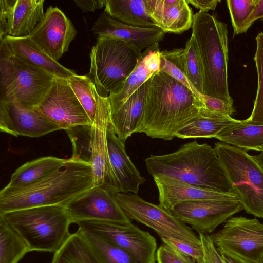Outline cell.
<instances>
[{
    "instance_id": "1",
    "label": "cell",
    "mask_w": 263,
    "mask_h": 263,
    "mask_svg": "<svg viewBox=\"0 0 263 263\" xmlns=\"http://www.w3.org/2000/svg\"><path fill=\"white\" fill-rule=\"evenodd\" d=\"M204 108V103L187 88L160 70L149 79L136 133L172 140L180 129L200 117Z\"/></svg>"
},
{
    "instance_id": "2",
    "label": "cell",
    "mask_w": 263,
    "mask_h": 263,
    "mask_svg": "<svg viewBox=\"0 0 263 263\" xmlns=\"http://www.w3.org/2000/svg\"><path fill=\"white\" fill-rule=\"evenodd\" d=\"M92 186L91 164L70 158L63 167L39 182L20 188L2 189L0 214L41 206H65Z\"/></svg>"
},
{
    "instance_id": "3",
    "label": "cell",
    "mask_w": 263,
    "mask_h": 263,
    "mask_svg": "<svg viewBox=\"0 0 263 263\" xmlns=\"http://www.w3.org/2000/svg\"><path fill=\"white\" fill-rule=\"evenodd\" d=\"M149 174L221 192L234 193L214 148L195 140L165 155H151L145 160ZM235 194V193H234Z\"/></svg>"
},
{
    "instance_id": "4",
    "label": "cell",
    "mask_w": 263,
    "mask_h": 263,
    "mask_svg": "<svg viewBox=\"0 0 263 263\" xmlns=\"http://www.w3.org/2000/svg\"><path fill=\"white\" fill-rule=\"evenodd\" d=\"M192 33L203 70V95L234 103L228 88L227 24L208 12L194 14Z\"/></svg>"
},
{
    "instance_id": "5",
    "label": "cell",
    "mask_w": 263,
    "mask_h": 263,
    "mask_svg": "<svg viewBox=\"0 0 263 263\" xmlns=\"http://www.w3.org/2000/svg\"><path fill=\"white\" fill-rule=\"evenodd\" d=\"M30 251L55 253L71 236L72 220L65 206H41L0 214Z\"/></svg>"
},
{
    "instance_id": "6",
    "label": "cell",
    "mask_w": 263,
    "mask_h": 263,
    "mask_svg": "<svg viewBox=\"0 0 263 263\" xmlns=\"http://www.w3.org/2000/svg\"><path fill=\"white\" fill-rule=\"evenodd\" d=\"M0 41V99L22 109L35 110L56 77L20 60Z\"/></svg>"
},
{
    "instance_id": "7",
    "label": "cell",
    "mask_w": 263,
    "mask_h": 263,
    "mask_svg": "<svg viewBox=\"0 0 263 263\" xmlns=\"http://www.w3.org/2000/svg\"><path fill=\"white\" fill-rule=\"evenodd\" d=\"M135 45L119 39H97L90 53L88 76L93 82L98 94L108 97L121 90L141 57Z\"/></svg>"
},
{
    "instance_id": "8",
    "label": "cell",
    "mask_w": 263,
    "mask_h": 263,
    "mask_svg": "<svg viewBox=\"0 0 263 263\" xmlns=\"http://www.w3.org/2000/svg\"><path fill=\"white\" fill-rule=\"evenodd\" d=\"M214 149L243 210L263 218V168L246 150L224 142Z\"/></svg>"
},
{
    "instance_id": "9",
    "label": "cell",
    "mask_w": 263,
    "mask_h": 263,
    "mask_svg": "<svg viewBox=\"0 0 263 263\" xmlns=\"http://www.w3.org/2000/svg\"><path fill=\"white\" fill-rule=\"evenodd\" d=\"M211 236L221 254L245 263H263V224L257 218L231 217Z\"/></svg>"
},
{
    "instance_id": "10",
    "label": "cell",
    "mask_w": 263,
    "mask_h": 263,
    "mask_svg": "<svg viewBox=\"0 0 263 263\" xmlns=\"http://www.w3.org/2000/svg\"><path fill=\"white\" fill-rule=\"evenodd\" d=\"M117 202L130 220L145 225L158 235L164 234L201 244L199 236L167 210L147 202L137 194L118 193Z\"/></svg>"
},
{
    "instance_id": "11",
    "label": "cell",
    "mask_w": 263,
    "mask_h": 263,
    "mask_svg": "<svg viewBox=\"0 0 263 263\" xmlns=\"http://www.w3.org/2000/svg\"><path fill=\"white\" fill-rule=\"evenodd\" d=\"M79 229L104 237L125 249L135 258L137 263H156L157 242L154 237L132 223H119L89 220L76 223Z\"/></svg>"
},
{
    "instance_id": "12",
    "label": "cell",
    "mask_w": 263,
    "mask_h": 263,
    "mask_svg": "<svg viewBox=\"0 0 263 263\" xmlns=\"http://www.w3.org/2000/svg\"><path fill=\"white\" fill-rule=\"evenodd\" d=\"M118 193L117 189L106 183L95 185L68 203L65 208L74 223L96 220L129 224L131 220L117 202Z\"/></svg>"
},
{
    "instance_id": "13",
    "label": "cell",
    "mask_w": 263,
    "mask_h": 263,
    "mask_svg": "<svg viewBox=\"0 0 263 263\" xmlns=\"http://www.w3.org/2000/svg\"><path fill=\"white\" fill-rule=\"evenodd\" d=\"M35 110L65 130L93 123L67 80L61 78H55L49 92Z\"/></svg>"
},
{
    "instance_id": "14",
    "label": "cell",
    "mask_w": 263,
    "mask_h": 263,
    "mask_svg": "<svg viewBox=\"0 0 263 263\" xmlns=\"http://www.w3.org/2000/svg\"><path fill=\"white\" fill-rule=\"evenodd\" d=\"M242 210L240 201L196 200L178 203L168 211L199 234L210 235Z\"/></svg>"
},
{
    "instance_id": "15",
    "label": "cell",
    "mask_w": 263,
    "mask_h": 263,
    "mask_svg": "<svg viewBox=\"0 0 263 263\" xmlns=\"http://www.w3.org/2000/svg\"><path fill=\"white\" fill-rule=\"evenodd\" d=\"M71 21L58 7L49 6L43 18L28 36L55 61L68 51L77 34Z\"/></svg>"
},
{
    "instance_id": "16",
    "label": "cell",
    "mask_w": 263,
    "mask_h": 263,
    "mask_svg": "<svg viewBox=\"0 0 263 263\" xmlns=\"http://www.w3.org/2000/svg\"><path fill=\"white\" fill-rule=\"evenodd\" d=\"M96 110L91 126L90 163L93 186L106 183L120 191L110 167L108 157L107 132L110 123L111 108L108 97L96 92Z\"/></svg>"
},
{
    "instance_id": "17",
    "label": "cell",
    "mask_w": 263,
    "mask_h": 263,
    "mask_svg": "<svg viewBox=\"0 0 263 263\" xmlns=\"http://www.w3.org/2000/svg\"><path fill=\"white\" fill-rule=\"evenodd\" d=\"M43 0H0V37L29 36L43 18Z\"/></svg>"
},
{
    "instance_id": "18",
    "label": "cell",
    "mask_w": 263,
    "mask_h": 263,
    "mask_svg": "<svg viewBox=\"0 0 263 263\" xmlns=\"http://www.w3.org/2000/svg\"><path fill=\"white\" fill-rule=\"evenodd\" d=\"M35 110L22 109L0 99V130L12 136L37 138L60 130Z\"/></svg>"
},
{
    "instance_id": "19",
    "label": "cell",
    "mask_w": 263,
    "mask_h": 263,
    "mask_svg": "<svg viewBox=\"0 0 263 263\" xmlns=\"http://www.w3.org/2000/svg\"><path fill=\"white\" fill-rule=\"evenodd\" d=\"M159 192V205L169 211L178 203L196 200L240 201L234 193L221 192L165 177H153Z\"/></svg>"
},
{
    "instance_id": "20",
    "label": "cell",
    "mask_w": 263,
    "mask_h": 263,
    "mask_svg": "<svg viewBox=\"0 0 263 263\" xmlns=\"http://www.w3.org/2000/svg\"><path fill=\"white\" fill-rule=\"evenodd\" d=\"M91 31L97 39L121 40L133 44L141 51L159 43L165 36V33L158 27L133 26L110 17L105 12L99 15Z\"/></svg>"
},
{
    "instance_id": "21",
    "label": "cell",
    "mask_w": 263,
    "mask_h": 263,
    "mask_svg": "<svg viewBox=\"0 0 263 263\" xmlns=\"http://www.w3.org/2000/svg\"><path fill=\"white\" fill-rule=\"evenodd\" d=\"M107 141L110 167L120 193L137 194L146 179L127 155L125 142L117 136L111 121L107 128Z\"/></svg>"
},
{
    "instance_id": "22",
    "label": "cell",
    "mask_w": 263,
    "mask_h": 263,
    "mask_svg": "<svg viewBox=\"0 0 263 263\" xmlns=\"http://www.w3.org/2000/svg\"><path fill=\"white\" fill-rule=\"evenodd\" d=\"M148 15L165 33L181 34L192 28V10L186 0H146Z\"/></svg>"
},
{
    "instance_id": "23",
    "label": "cell",
    "mask_w": 263,
    "mask_h": 263,
    "mask_svg": "<svg viewBox=\"0 0 263 263\" xmlns=\"http://www.w3.org/2000/svg\"><path fill=\"white\" fill-rule=\"evenodd\" d=\"M10 51L24 62L41 69L56 78L68 80L77 74L44 53L28 36L0 37Z\"/></svg>"
},
{
    "instance_id": "24",
    "label": "cell",
    "mask_w": 263,
    "mask_h": 263,
    "mask_svg": "<svg viewBox=\"0 0 263 263\" xmlns=\"http://www.w3.org/2000/svg\"><path fill=\"white\" fill-rule=\"evenodd\" d=\"M160 53L159 43L142 52L137 65L126 79L120 91L108 97L111 111L120 107L137 89L160 71Z\"/></svg>"
},
{
    "instance_id": "25",
    "label": "cell",
    "mask_w": 263,
    "mask_h": 263,
    "mask_svg": "<svg viewBox=\"0 0 263 263\" xmlns=\"http://www.w3.org/2000/svg\"><path fill=\"white\" fill-rule=\"evenodd\" d=\"M149 79L118 108L111 110L110 120L117 136L123 142L136 133L143 113Z\"/></svg>"
},
{
    "instance_id": "26",
    "label": "cell",
    "mask_w": 263,
    "mask_h": 263,
    "mask_svg": "<svg viewBox=\"0 0 263 263\" xmlns=\"http://www.w3.org/2000/svg\"><path fill=\"white\" fill-rule=\"evenodd\" d=\"M160 54L181 69L196 90L203 95V67L193 35L186 42L184 48L163 50Z\"/></svg>"
},
{
    "instance_id": "27",
    "label": "cell",
    "mask_w": 263,
    "mask_h": 263,
    "mask_svg": "<svg viewBox=\"0 0 263 263\" xmlns=\"http://www.w3.org/2000/svg\"><path fill=\"white\" fill-rule=\"evenodd\" d=\"M68 159L46 156L28 161L15 170L6 186L20 188L39 182L63 167Z\"/></svg>"
},
{
    "instance_id": "28",
    "label": "cell",
    "mask_w": 263,
    "mask_h": 263,
    "mask_svg": "<svg viewBox=\"0 0 263 263\" xmlns=\"http://www.w3.org/2000/svg\"><path fill=\"white\" fill-rule=\"evenodd\" d=\"M104 12L118 21L133 26L156 27L147 13L146 0H106Z\"/></svg>"
},
{
    "instance_id": "29",
    "label": "cell",
    "mask_w": 263,
    "mask_h": 263,
    "mask_svg": "<svg viewBox=\"0 0 263 263\" xmlns=\"http://www.w3.org/2000/svg\"><path fill=\"white\" fill-rule=\"evenodd\" d=\"M215 138L246 151H263V125L247 123L245 120L225 128Z\"/></svg>"
},
{
    "instance_id": "30",
    "label": "cell",
    "mask_w": 263,
    "mask_h": 263,
    "mask_svg": "<svg viewBox=\"0 0 263 263\" xmlns=\"http://www.w3.org/2000/svg\"><path fill=\"white\" fill-rule=\"evenodd\" d=\"M242 120L230 116H203L201 115L176 134L181 139L215 138L229 126L241 123Z\"/></svg>"
},
{
    "instance_id": "31",
    "label": "cell",
    "mask_w": 263,
    "mask_h": 263,
    "mask_svg": "<svg viewBox=\"0 0 263 263\" xmlns=\"http://www.w3.org/2000/svg\"><path fill=\"white\" fill-rule=\"evenodd\" d=\"M100 263H137L127 251L100 235L78 230Z\"/></svg>"
},
{
    "instance_id": "32",
    "label": "cell",
    "mask_w": 263,
    "mask_h": 263,
    "mask_svg": "<svg viewBox=\"0 0 263 263\" xmlns=\"http://www.w3.org/2000/svg\"><path fill=\"white\" fill-rule=\"evenodd\" d=\"M51 263H100L78 230L55 253Z\"/></svg>"
},
{
    "instance_id": "33",
    "label": "cell",
    "mask_w": 263,
    "mask_h": 263,
    "mask_svg": "<svg viewBox=\"0 0 263 263\" xmlns=\"http://www.w3.org/2000/svg\"><path fill=\"white\" fill-rule=\"evenodd\" d=\"M29 252L26 242L0 216V263H18Z\"/></svg>"
},
{
    "instance_id": "34",
    "label": "cell",
    "mask_w": 263,
    "mask_h": 263,
    "mask_svg": "<svg viewBox=\"0 0 263 263\" xmlns=\"http://www.w3.org/2000/svg\"><path fill=\"white\" fill-rule=\"evenodd\" d=\"M256 49L254 57L257 75V88L253 108L249 117L245 120L247 123L263 125V31L255 38Z\"/></svg>"
},
{
    "instance_id": "35",
    "label": "cell",
    "mask_w": 263,
    "mask_h": 263,
    "mask_svg": "<svg viewBox=\"0 0 263 263\" xmlns=\"http://www.w3.org/2000/svg\"><path fill=\"white\" fill-rule=\"evenodd\" d=\"M71 88L85 112L93 123L96 110L97 89L91 79L87 75L77 74L67 80Z\"/></svg>"
},
{
    "instance_id": "36",
    "label": "cell",
    "mask_w": 263,
    "mask_h": 263,
    "mask_svg": "<svg viewBox=\"0 0 263 263\" xmlns=\"http://www.w3.org/2000/svg\"><path fill=\"white\" fill-rule=\"evenodd\" d=\"M91 126H79L65 130L72 145L71 158L90 163Z\"/></svg>"
},
{
    "instance_id": "37",
    "label": "cell",
    "mask_w": 263,
    "mask_h": 263,
    "mask_svg": "<svg viewBox=\"0 0 263 263\" xmlns=\"http://www.w3.org/2000/svg\"><path fill=\"white\" fill-rule=\"evenodd\" d=\"M257 0H227V5L233 29V36L243 33L245 24Z\"/></svg>"
},
{
    "instance_id": "38",
    "label": "cell",
    "mask_w": 263,
    "mask_h": 263,
    "mask_svg": "<svg viewBox=\"0 0 263 263\" xmlns=\"http://www.w3.org/2000/svg\"><path fill=\"white\" fill-rule=\"evenodd\" d=\"M164 243L194 259L196 263H202L203 252L201 244L164 234L158 235Z\"/></svg>"
},
{
    "instance_id": "39",
    "label": "cell",
    "mask_w": 263,
    "mask_h": 263,
    "mask_svg": "<svg viewBox=\"0 0 263 263\" xmlns=\"http://www.w3.org/2000/svg\"><path fill=\"white\" fill-rule=\"evenodd\" d=\"M156 260L157 263H196L192 258L164 243L157 250Z\"/></svg>"
},
{
    "instance_id": "40",
    "label": "cell",
    "mask_w": 263,
    "mask_h": 263,
    "mask_svg": "<svg viewBox=\"0 0 263 263\" xmlns=\"http://www.w3.org/2000/svg\"><path fill=\"white\" fill-rule=\"evenodd\" d=\"M203 252L202 263H224L222 255L214 246L211 235L199 234Z\"/></svg>"
},
{
    "instance_id": "41",
    "label": "cell",
    "mask_w": 263,
    "mask_h": 263,
    "mask_svg": "<svg viewBox=\"0 0 263 263\" xmlns=\"http://www.w3.org/2000/svg\"><path fill=\"white\" fill-rule=\"evenodd\" d=\"M74 2L77 6L84 12H94L97 9L105 7L106 0H74Z\"/></svg>"
},
{
    "instance_id": "42",
    "label": "cell",
    "mask_w": 263,
    "mask_h": 263,
    "mask_svg": "<svg viewBox=\"0 0 263 263\" xmlns=\"http://www.w3.org/2000/svg\"><path fill=\"white\" fill-rule=\"evenodd\" d=\"M258 19H261L263 21V0H257L255 7L245 24L243 33H246L254 22Z\"/></svg>"
},
{
    "instance_id": "43",
    "label": "cell",
    "mask_w": 263,
    "mask_h": 263,
    "mask_svg": "<svg viewBox=\"0 0 263 263\" xmlns=\"http://www.w3.org/2000/svg\"><path fill=\"white\" fill-rule=\"evenodd\" d=\"M189 4H191L199 11L208 12L209 10H214L220 0H186Z\"/></svg>"
},
{
    "instance_id": "44",
    "label": "cell",
    "mask_w": 263,
    "mask_h": 263,
    "mask_svg": "<svg viewBox=\"0 0 263 263\" xmlns=\"http://www.w3.org/2000/svg\"><path fill=\"white\" fill-rule=\"evenodd\" d=\"M221 255L224 263H245L235 257L225 254Z\"/></svg>"
},
{
    "instance_id": "45",
    "label": "cell",
    "mask_w": 263,
    "mask_h": 263,
    "mask_svg": "<svg viewBox=\"0 0 263 263\" xmlns=\"http://www.w3.org/2000/svg\"><path fill=\"white\" fill-rule=\"evenodd\" d=\"M252 157L263 168V151L261 152L259 155H253Z\"/></svg>"
}]
</instances>
